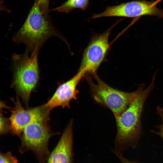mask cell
Here are the masks:
<instances>
[{
  "mask_svg": "<svg viewBox=\"0 0 163 163\" xmlns=\"http://www.w3.org/2000/svg\"><path fill=\"white\" fill-rule=\"evenodd\" d=\"M154 77L149 86H139V91L132 103L121 114L115 117L117 133L114 152L122 154L127 148L134 149L142 134L141 117L145 101L154 88Z\"/></svg>",
  "mask_w": 163,
  "mask_h": 163,
  "instance_id": "obj_1",
  "label": "cell"
},
{
  "mask_svg": "<svg viewBox=\"0 0 163 163\" xmlns=\"http://www.w3.org/2000/svg\"><path fill=\"white\" fill-rule=\"evenodd\" d=\"M63 39L53 26L50 15L44 14L38 5L34 2L21 28L14 34L12 39L18 43H23L27 50H39L50 37Z\"/></svg>",
  "mask_w": 163,
  "mask_h": 163,
  "instance_id": "obj_2",
  "label": "cell"
},
{
  "mask_svg": "<svg viewBox=\"0 0 163 163\" xmlns=\"http://www.w3.org/2000/svg\"><path fill=\"white\" fill-rule=\"evenodd\" d=\"M39 50H27L22 54H14L12 57L13 75L11 85L17 97L25 105L39 82L40 71L38 62Z\"/></svg>",
  "mask_w": 163,
  "mask_h": 163,
  "instance_id": "obj_3",
  "label": "cell"
},
{
  "mask_svg": "<svg viewBox=\"0 0 163 163\" xmlns=\"http://www.w3.org/2000/svg\"><path fill=\"white\" fill-rule=\"evenodd\" d=\"M86 76L92 97L99 104L109 109L115 117L121 114L128 107L139 93V87L136 91L126 92L114 88L103 81L97 75Z\"/></svg>",
  "mask_w": 163,
  "mask_h": 163,
  "instance_id": "obj_4",
  "label": "cell"
},
{
  "mask_svg": "<svg viewBox=\"0 0 163 163\" xmlns=\"http://www.w3.org/2000/svg\"><path fill=\"white\" fill-rule=\"evenodd\" d=\"M47 120L33 122L24 129L20 136L19 150L21 154L32 152L39 163H46L50 154L49 141L53 133Z\"/></svg>",
  "mask_w": 163,
  "mask_h": 163,
  "instance_id": "obj_5",
  "label": "cell"
},
{
  "mask_svg": "<svg viewBox=\"0 0 163 163\" xmlns=\"http://www.w3.org/2000/svg\"><path fill=\"white\" fill-rule=\"evenodd\" d=\"M118 23L101 34H96L91 39L82 55L78 70L86 76H93L104 61L109 51V38L111 30Z\"/></svg>",
  "mask_w": 163,
  "mask_h": 163,
  "instance_id": "obj_6",
  "label": "cell"
},
{
  "mask_svg": "<svg viewBox=\"0 0 163 163\" xmlns=\"http://www.w3.org/2000/svg\"><path fill=\"white\" fill-rule=\"evenodd\" d=\"M156 3L153 1L139 0L108 6L103 11L93 14L91 18L105 17L135 18L144 15L163 18V11L158 8Z\"/></svg>",
  "mask_w": 163,
  "mask_h": 163,
  "instance_id": "obj_7",
  "label": "cell"
},
{
  "mask_svg": "<svg viewBox=\"0 0 163 163\" xmlns=\"http://www.w3.org/2000/svg\"><path fill=\"white\" fill-rule=\"evenodd\" d=\"M14 107L10 109L9 118L11 132L14 135L20 136L24 128L31 122L49 119L51 110L44 104L34 107L25 108L22 106L19 97L12 99Z\"/></svg>",
  "mask_w": 163,
  "mask_h": 163,
  "instance_id": "obj_8",
  "label": "cell"
},
{
  "mask_svg": "<svg viewBox=\"0 0 163 163\" xmlns=\"http://www.w3.org/2000/svg\"><path fill=\"white\" fill-rule=\"evenodd\" d=\"M85 75L83 72L78 70L71 78L60 84L52 97L44 104V106L51 110L58 107L69 108L71 101L77 98L78 91L77 87Z\"/></svg>",
  "mask_w": 163,
  "mask_h": 163,
  "instance_id": "obj_9",
  "label": "cell"
},
{
  "mask_svg": "<svg viewBox=\"0 0 163 163\" xmlns=\"http://www.w3.org/2000/svg\"><path fill=\"white\" fill-rule=\"evenodd\" d=\"M73 120L65 129L56 147L50 154L47 163H72Z\"/></svg>",
  "mask_w": 163,
  "mask_h": 163,
  "instance_id": "obj_10",
  "label": "cell"
},
{
  "mask_svg": "<svg viewBox=\"0 0 163 163\" xmlns=\"http://www.w3.org/2000/svg\"><path fill=\"white\" fill-rule=\"evenodd\" d=\"M91 0H67L59 6L52 10L57 12L68 13L76 9L82 11L87 9Z\"/></svg>",
  "mask_w": 163,
  "mask_h": 163,
  "instance_id": "obj_11",
  "label": "cell"
},
{
  "mask_svg": "<svg viewBox=\"0 0 163 163\" xmlns=\"http://www.w3.org/2000/svg\"><path fill=\"white\" fill-rule=\"evenodd\" d=\"M0 127L1 134L4 135L11 131V125L9 118L5 117L3 113H0Z\"/></svg>",
  "mask_w": 163,
  "mask_h": 163,
  "instance_id": "obj_12",
  "label": "cell"
},
{
  "mask_svg": "<svg viewBox=\"0 0 163 163\" xmlns=\"http://www.w3.org/2000/svg\"><path fill=\"white\" fill-rule=\"evenodd\" d=\"M18 161L9 152L0 154V163H18Z\"/></svg>",
  "mask_w": 163,
  "mask_h": 163,
  "instance_id": "obj_13",
  "label": "cell"
},
{
  "mask_svg": "<svg viewBox=\"0 0 163 163\" xmlns=\"http://www.w3.org/2000/svg\"><path fill=\"white\" fill-rule=\"evenodd\" d=\"M157 113L160 117L162 123L158 125L157 127L159 129L158 131L151 130V131L155 134L158 135L163 139V107H158L157 108Z\"/></svg>",
  "mask_w": 163,
  "mask_h": 163,
  "instance_id": "obj_14",
  "label": "cell"
},
{
  "mask_svg": "<svg viewBox=\"0 0 163 163\" xmlns=\"http://www.w3.org/2000/svg\"><path fill=\"white\" fill-rule=\"evenodd\" d=\"M49 0H35L34 2L39 5L43 12L45 14L49 15Z\"/></svg>",
  "mask_w": 163,
  "mask_h": 163,
  "instance_id": "obj_15",
  "label": "cell"
},
{
  "mask_svg": "<svg viewBox=\"0 0 163 163\" xmlns=\"http://www.w3.org/2000/svg\"><path fill=\"white\" fill-rule=\"evenodd\" d=\"M115 154L120 161L121 163H140L135 161H131L125 158L122 154L115 152Z\"/></svg>",
  "mask_w": 163,
  "mask_h": 163,
  "instance_id": "obj_16",
  "label": "cell"
},
{
  "mask_svg": "<svg viewBox=\"0 0 163 163\" xmlns=\"http://www.w3.org/2000/svg\"></svg>",
  "mask_w": 163,
  "mask_h": 163,
  "instance_id": "obj_17",
  "label": "cell"
}]
</instances>
